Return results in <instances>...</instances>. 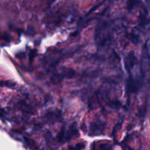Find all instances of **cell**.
Here are the masks:
<instances>
[{
  "label": "cell",
  "mask_w": 150,
  "mask_h": 150,
  "mask_svg": "<svg viewBox=\"0 0 150 150\" xmlns=\"http://www.w3.org/2000/svg\"><path fill=\"white\" fill-rule=\"evenodd\" d=\"M99 150H112V146L108 144H103L100 146Z\"/></svg>",
  "instance_id": "5b68a950"
},
{
  "label": "cell",
  "mask_w": 150,
  "mask_h": 150,
  "mask_svg": "<svg viewBox=\"0 0 150 150\" xmlns=\"http://www.w3.org/2000/svg\"><path fill=\"white\" fill-rule=\"evenodd\" d=\"M139 0H127V8L132 10L137 4Z\"/></svg>",
  "instance_id": "277c9868"
},
{
  "label": "cell",
  "mask_w": 150,
  "mask_h": 150,
  "mask_svg": "<svg viewBox=\"0 0 150 150\" xmlns=\"http://www.w3.org/2000/svg\"><path fill=\"white\" fill-rule=\"evenodd\" d=\"M136 62V59L135 57V54L133 52L130 53L128 56H127V59L125 60V66L127 70L130 72V69L135 65Z\"/></svg>",
  "instance_id": "7a4b0ae2"
},
{
  "label": "cell",
  "mask_w": 150,
  "mask_h": 150,
  "mask_svg": "<svg viewBox=\"0 0 150 150\" xmlns=\"http://www.w3.org/2000/svg\"><path fill=\"white\" fill-rule=\"evenodd\" d=\"M104 124L101 122H93L89 126V136H98V135H101L103 132L104 130Z\"/></svg>",
  "instance_id": "6da1fadb"
},
{
  "label": "cell",
  "mask_w": 150,
  "mask_h": 150,
  "mask_svg": "<svg viewBox=\"0 0 150 150\" xmlns=\"http://www.w3.org/2000/svg\"><path fill=\"white\" fill-rule=\"evenodd\" d=\"M85 147V144L83 143H79L75 146H71L69 150H83Z\"/></svg>",
  "instance_id": "3957f363"
}]
</instances>
